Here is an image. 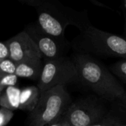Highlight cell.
<instances>
[{"instance_id": "21", "label": "cell", "mask_w": 126, "mask_h": 126, "mask_svg": "<svg viewBox=\"0 0 126 126\" xmlns=\"http://www.w3.org/2000/svg\"><path fill=\"white\" fill-rule=\"evenodd\" d=\"M125 33L126 35V22H125Z\"/></svg>"}, {"instance_id": "7", "label": "cell", "mask_w": 126, "mask_h": 126, "mask_svg": "<svg viewBox=\"0 0 126 126\" xmlns=\"http://www.w3.org/2000/svg\"><path fill=\"white\" fill-rule=\"evenodd\" d=\"M37 45L44 60L66 56L70 47L66 39H59L44 32L37 22L27 25L24 29Z\"/></svg>"}, {"instance_id": "12", "label": "cell", "mask_w": 126, "mask_h": 126, "mask_svg": "<svg viewBox=\"0 0 126 126\" xmlns=\"http://www.w3.org/2000/svg\"><path fill=\"white\" fill-rule=\"evenodd\" d=\"M109 68L120 81L126 84V59H121L114 62Z\"/></svg>"}, {"instance_id": "17", "label": "cell", "mask_w": 126, "mask_h": 126, "mask_svg": "<svg viewBox=\"0 0 126 126\" xmlns=\"http://www.w3.org/2000/svg\"><path fill=\"white\" fill-rule=\"evenodd\" d=\"M10 57V48L7 41L0 43V61L9 59Z\"/></svg>"}, {"instance_id": "3", "label": "cell", "mask_w": 126, "mask_h": 126, "mask_svg": "<svg viewBox=\"0 0 126 126\" xmlns=\"http://www.w3.org/2000/svg\"><path fill=\"white\" fill-rule=\"evenodd\" d=\"M74 44L83 53L126 59V37L102 30L93 25L80 31Z\"/></svg>"}, {"instance_id": "6", "label": "cell", "mask_w": 126, "mask_h": 126, "mask_svg": "<svg viewBox=\"0 0 126 126\" xmlns=\"http://www.w3.org/2000/svg\"><path fill=\"white\" fill-rule=\"evenodd\" d=\"M72 83H78V68L72 59L64 56L44 60L41 76L37 82L41 92Z\"/></svg>"}, {"instance_id": "15", "label": "cell", "mask_w": 126, "mask_h": 126, "mask_svg": "<svg viewBox=\"0 0 126 126\" xmlns=\"http://www.w3.org/2000/svg\"><path fill=\"white\" fill-rule=\"evenodd\" d=\"M13 111L1 107L0 108V126H7L13 117Z\"/></svg>"}, {"instance_id": "11", "label": "cell", "mask_w": 126, "mask_h": 126, "mask_svg": "<svg viewBox=\"0 0 126 126\" xmlns=\"http://www.w3.org/2000/svg\"><path fill=\"white\" fill-rule=\"evenodd\" d=\"M21 91L16 86L5 88L0 95V106L11 111L19 109Z\"/></svg>"}, {"instance_id": "4", "label": "cell", "mask_w": 126, "mask_h": 126, "mask_svg": "<svg viewBox=\"0 0 126 126\" xmlns=\"http://www.w3.org/2000/svg\"><path fill=\"white\" fill-rule=\"evenodd\" d=\"M72 103L65 86L41 92L35 109L30 113L28 126H47L61 117Z\"/></svg>"}, {"instance_id": "10", "label": "cell", "mask_w": 126, "mask_h": 126, "mask_svg": "<svg viewBox=\"0 0 126 126\" xmlns=\"http://www.w3.org/2000/svg\"><path fill=\"white\" fill-rule=\"evenodd\" d=\"M41 91L38 86H27L21 89L20 96L19 109L32 112L36 107L40 97Z\"/></svg>"}, {"instance_id": "2", "label": "cell", "mask_w": 126, "mask_h": 126, "mask_svg": "<svg viewBox=\"0 0 126 126\" xmlns=\"http://www.w3.org/2000/svg\"><path fill=\"white\" fill-rule=\"evenodd\" d=\"M35 9L40 27L59 39H66L65 30L69 25L78 27L80 31L92 25L87 10H77L63 5L58 0H44Z\"/></svg>"}, {"instance_id": "22", "label": "cell", "mask_w": 126, "mask_h": 126, "mask_svg": "<svg viewBox=\"0 0 126 126\" xmlns=\"http://www.w3.org/2000/svg\"><path fill=\"white\" fill-rule=\"evenodd\" d=\"M124 6H125V8L126 10V0H124Z\"/></svg>"}, {"instance_id": "8", "label": "cell", "mask_w": 126, "mask_h": 126, "mask_svg": "<svg viewBox=\"0 0 126 126\" xmlns=\"http://www.w3.org/2000/svg\"><path fill=\"white\" fill-rule=\"evenodd\" d=\"M10 59L17 64L32 59H42V56L32 38L24 30L7 40Z\"/></svg>"}, {"instance_id": "16", "label": "cell", "mask_w": 126, "mask_h": 126, "mask_svg": "<svg viewBox=\"0 0 126 126\" xmlns=\"http://www.w3.org/2000/svg\"><path fill=\"white\" fill-rule=\"evenodd\" d=\"M91 126H126V123H125L120 117H112L111 119H109L106 121H103L102 123L93 125Z\"/></svg>"}, {"instance_id": "20", "label": "cell", "mask_w": 126, "mask_h": 126, "mask_svg": "<svg viewBox=\"0 0 126 126\" xmlns=\"http://www.w3.org/2000/svg\"><path fill=\"white\" fill-rule=\"evenodd\" d=\"M89 1H91L93 4H94V5H97V6H99V7H107V6L106 5H105V4H102V3H100V2H99L98 1H97V0H89Z\"/></svg>"}, {"instance_id": "13", "label": "cell", "mask_w": 126, "mask_h": 126, "mask_svg": "<svg viewBox=\"0 0 126 126\" xmlns=\"http://www.w3.org/2000/svg\"><path fill=\"white\" fill-rule=\"evenodd\" d=\"M17 63L10 58L0 61V76L5 74H16Z\"/></svg>"}, {"instance_id": "19", "label": "cell", "mask_w": 126, "mask_h": 126, "mask_svg": "<svg viewBox=\"0 0 126 126\" xmlns=\"http://www.w3.org/2000/svg\"><path fill=\"white\" fill-rule=\"evenodd\" d=\"M18 1L34 7H37L44 1V0H18Z\"/></svg>"}, {"instance_id": "1", "label": "cell", "mask_w": 126, "mask_h": 126, "mask_svg": "<svg viewBox=\"0 0 126 126\" xmlns=\"http://www.w3.org/2000/svg\"><path fill=\"white\" fill-rule=\"evenodd\" d=\"M78 72V83L89 88L112 108V112L126 117V90L120 79L92 56L78 53L72 58Z\"/></svg>"}, {"instance_id": "18", "label": "cell", "mask_w": 126, "mask_h": 126, "mask_svg": "<svg viewBox=\"0 0 126 126\" xmlns=\"http://www.w3.org/2000/svg\"><path fill=\"white\" fill-rule=\"evenodd\" d=\"M72 126L71 124L66 120V118L62 115L52 123H49L48 126Z\"/></svg>"}, {"instance_id": "14", "label": "cell", "mask_w": 126, "mask_h": 126, "mask_svg": "<svg viewBox=\"0 0 126 126\" xmlns=\"http://www.w3.org/2000/svg\"><path fill=\"white\" fill-rule=\"evenodd\" d=\"M0 93H1L5 88L11 86H16L18 76L16 74H5L0 76Z\"/></svg>"}, {"instance_id": "5", "label": "cell", "mask_w": 126, "mask_h": 126, "mask_svg": "<svg viewBox=\"0 0 126 126\" xmlns=\"http://www.w3.org/2000/svg\"><path fill=\"white\" fill-rule=\"evenodd\" d=\"M63 116L72 126H91L117 117L97 97H82L72 102Z\"/></svg>"}, {"instance_id": "9", "label": "cell", "mask_w": 126, "mask_h": 126, "mask_svg": "<svg viewBox=\"0 0 126 126\" xmlns=\"http://www.w3.org/2000/svg\"><path fill=\"white\" fill-rule=\"evenodd\" d=\"M44 67V60L42 59H32L17 64L16 74L18 78L28 79L33 81H38Z\"/></svg>"}]
</instances>
